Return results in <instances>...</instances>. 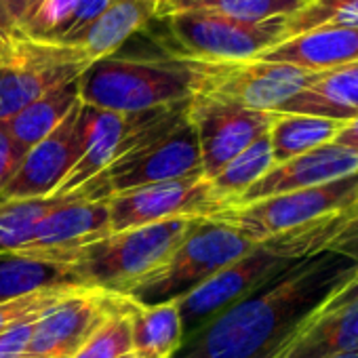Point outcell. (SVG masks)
<instances>
[{"label":"cell","mask_w":358,"mask_h":358,"mask_svg":"<svg viewBox=\"0 0 358 358\" xmlns=\"http://www.w3.org/2000/svg\"><path fill=\"white\" fill-rule=\"evenodd\" d=\"M356 270L343 253H314L190 333L173 358H274Z\"/></svg>","instance_id":"6da1fadb"},{"label":"cell","mask_w":358,"mask_h":358,"mask_svg":"<svg viewBox=\"0 0 358 358\" xmlns=\"http://www.w3.org/2000/svg\"><path fill=\"white\" fill-rule=\"evenodd\" d=\"M196 59L166 55L162 59L103 57L78 80L80 101L108 112L137 114L190 101L199 89Z\"/></svg>","instance_id":"7a4b0ae2"},{"label":"cell","mask_w":358,"mask_h":358,"mask_svg":"<svg viewBox=\"0 0 358 358\" xmlns=\"http://www.w3.org/2000/svg\"><path fill=\"white\" fill-rule=\"evenodd\" d=\"M203 175L196 131L188 118V106L148 135L131 152L114 160L91 184L64 201H108L112 194Z\"/></svg>","instance_id":"3957f363"},{"label":"cell","mask_w":358,"mask_h":358,"mask_svg":"<svg viewBox=\"0 0 358 358\" xmlns=\"http://www.w3.org/2000/svg\"><path fill=\"white\" fill-rule=\"evenodd\" d=\"M255 241L213 217H199L184 241L148 276L120 295L143 306L179 299L255 249Z\"/></svg>","instance_id":"277c9868"},{"label":"cell","mask_w":358,"mask_h":358,"mask_svg":"<svg viewBox=\"0 0 358 358\" xmlns=\"http://www.w3.org/2000/svg\"><path fill=\"white\" fill-rule=\"evenodd\" d=\"M196 220L199 217H177L112 232L76 253V274L85 287L124 293L171 255Z\"/></svg>","instance_id":"5b68a950"},{"label":"cell","mask_w":358,"mask_h":358,"mask_svg":"<svg viewBox=\"0 0 358 358\" xmlns=\"http://www.w3.org/2000/svg\"><path fill=\"white\" fill-rule=\"evenodd\" d=\"M285 20L262 24L209 13H177L162 17L169 55L199 62H251L285 41Z\"/></svg>","instance_id":"8992f818"},{"label":"cell","mask_w":358,"mask_h":358,"mask_svg":"<svg viewBox=\"0 0 358 358\" xmlns=\"http://www.w3.org/2000/svg\"><path fill=\"white\" fill-rule=\"evenodd\" d=\"M93 62L72 45L22 38L0 55V124L66 83L78 80Z\"/></svg>","instance_id":"52a82bcc"},{"label":"cell","mask_w":358,"mask_h":358,"mask_svg":"<svg viewBox=\"0 0 358 358\" xmlns=\"http://www.w3.org/2000/svg\"><path fill=\"white\" fill-rule=\"evenodd\" d=\"M301 259L306 257H299L282 234L257 243L255 249L249 251L245 257L236 259L234 264L211 276L207 282H203L199 289L177 299L184 322V335L194 333L222 310L230 308L232 303Z\"/></svg>","instance_id":"ba28073f"},{"label":"cell","mask_w":358,"mask_h":358,"mask_svg":"<svg viewBox=\"0 0 358 358\" xmlns=\"http://www.w3.org/2000/svg\"><path fill=\"white\" fill-rule=\"evenodd\" d=\"M358 199V173L327 186L285 192L247 205H234L211 215L226 222L247 238L262 243L308 222L348 209Z\"/></svg>","instance_id":"9c48e42d"},{"label":"cell","mask_w":358,"mask_h":358,"mask_svg":"<svg viewBox=\"0 0 358 358\" xmlns=\"http://www.w3.org/2000/svg\"><path fill=\"white\" fill-rule=\"evenodd\" d=\"M199 70L201 80L194 95H207L270 114H278L316 74L289 64L259 59L232 64L199 62Z\"/></svg>","instance_id":"30bf717a"},{"label":"cell","mask_w":358,"mask_h":358,"mask_svg":"<svg viewBox=\"0 0 358 358\" xmlns=\"http://www.w3.org/2000/svg\"><path fill=\"white\" fill-rule=\"evenodd\" d=\"M188 118L196 131L203 177L211 179L232 158L245 152L259 137L268 135L274 114L207 95H194L188 101Z\"/></svg>","instance_id":"8fae6325"},{"label":"cell","mask_w":358,"mask_h":358,"mask_svg":"<svg viewBox=\"0 0 358 358\" xmlns=\"http://www.w3.org/2000/svg\"><path fill=\"white\" fill-rule=\"evenodd\" d=\"M112 232L152 226L177 217H211L217 207L203 175L141 186L108 199Z\"/></svg>","instance_id":"7c38bea8"},{"label":"cell","mask_w":358,"mask_h":358,"mask_svg":"<svg viewBox=\"0 0 358 358\" xmlns=\"http://www.w3.org/2000/svg\"><path fill=\"white\" fill-rule=\"evenodd\" d=\"M120 293L83 287L49 308L34 327L24 358H72L110 318Z\"/></svg>","instance_id":"4fadbf2b"},{"label":"cell","mask_w":358,"mask_h":358,"mask_svg":"<svg viewBox=\"0 0 358 358\" xmlns=\"http://www.w3.org/2000/svg\"><path fill=\"white\" fill-rule=\"evenodd\" d=\"M112 234L108 201H64L38 224L17 255L72 262L91 243Z\"/></svg>","instance_id":"5bb4252c"},{"label":"cell","mask_w":358,"mask_h":358,"mask_svg":"<svg viewBox=\"0 0 358 358\" xmlns=\"http://www.w3.org/2000/svg\"><path fill=\"white\" fill-rule=\"evenodd\" d=\"M78 101L70 114L34 148H30L20 164L13 182L5 188L0 199H47L55 196L66 175L72 171L80 156L78 133Z\"/></svg>","instance_id":"9a60e30c"},{"label":"cell","mask_w":358,"mask_h":358,"mask_svg":"<svg viewBox=\"0 0 358 358\" xmlns=\"http://www.w3.org/2000/svg\"><path fill=\"white\" fill-rule=\"evenodd\" d=\"M356 173H358V152H352L331 141L306 154L293 156L285 162L272 164L270 171L259 182H255L234 205H247L285 192L327 186L331 182H337V179Z\"/></svg>","instance_id":"2e32d148"},{"label":"cell","mask_w":358,"mask_h":358,"mask_svg":"<svg viewBox=\"0 0 358 358\" xmlns=\"http://www.w3.org/2000/svg\"><path fill=\"white\" fill-rule=\"evenodd\" d=\"M308 72H327L358 62V28H322L282 41L257 57Z\"/></svg>","instance_id":"e0dca14e"},{"label":"cell","mask_w":358,"mask_h":358,"mask_svg":"<svg viewBox=\"0 0 358 358\" xmlns=\"http://www.w3.org/2000/svg\"><path fill=\"white\" fill-rule=\"evenodd\" d=\"M358 354V301L314 316L274 358H339Z\"/></svg>","instance_id":"ac0fdd59"},{"label":"cell","mask_w":358,"mask_h":358,"mask_svg":"<svg viewBox=\"0 0 358 358\" xmlns=\"http://www.w3.org/2000/svg\"><path fill=\"white\" fill-rule=\"evenodd\" d=\"M278 114H308L348 122L358 116V62L316 72L312 83Z\"/></svg>","instance_id":"d6986e66"},{"label":"cell","mask_w":358,"mask_h":358,"mask_svg":"<svg viewBox=\"0 0 358 358\" xmlns=\"http://www.w3.org/2000/svg\"><path fill=\"white\" fill-rule=\"evenodd\" d=\"M162 0H114L108 11L72 45L93 64L114 55L135 32L156 20Z\"/></svg>","instance_id":"ffe728a7"},{"label":"cell","mask_w":358,"mask_h":358,"mask_svg":"<svg viewBox=\"0 0 358 358\" xmlns=\"http://www.w3.org/2000/svg\"><path fill=\"white\" fill-rule=\"evenodd\" d=\"M133 352L143 358H173L184 343V322L177 299L143 306L131 299Z\"/></svg>","instance_id":"44dd1931"},{"label":"cell","mask_w":358,"mask_h":358,"mask_svg":"<svg viewBox=\"0 0 358 358\" xmlns=\"http://www.w3.org/2000/svg\"><path fill=\"white\" fill-rule=\"evenodd\" d=\"M64 285L85 287L72 262L0 253V303Z\"/></svg>","instance_id":"7402d4cb"},{"label":"cell","mask_w":358,"mask_h":358,"mask_svg":"<svg viewBox=\"0 0 358 358\" xmlns=\"http://www.w3.org/2000/svg\"><path fill=\"white\" fill-rule=\"evenodd\" d=\"M78 80L55 87L53 91L45 93L43 97H38L36 101H32L28 108H24L20 114L5 122V129L24 152H28L41 139H45L80 101Z\"/></svg>","instance_id":"603a6c76"},{"label":"cell","mask_w":358,"mask_h":358,"mask_svg":"<svg viewBox=\"0 0 358 358\" xmlns=\"http://www.w3.org/2000/svg\"><path fill=\"white\" fill-rule=\"evenodd\" d=\"M308 3L310 0H162L156 20L177 13H209L262 24L278 17H289Z\"/></svg>","instance_id":"cb8c5ba5"},{"label":"cell","mask_w":358,"mask_h":358,"mask_svg":"<svg viewBox=\"0 0 358 358\" xmlns=\"http://www.w3.org/2000/svg\"><path fill=\"white\" fill-rule=\"evenodd\" d=\"M274 164L270 137L264 135L255 143H251L245 152L232 158L215 177L207 179L209 194L217 207V211L232 207L255 182L270 171Z\"/></svg>","instance_id":"d4e9b609"},{"label":"cell","mask_w":358,"mask_h":358,"mask_svg":"<svg viewBox=\"0 0 358 358\" xmlns=\"http://www.w3.org/2000/svg\"><path fill=\"white\" fill-rule=\"evenodd\" d=\"M343 122L308 114H274L268 131L274 164L331 143Z\"/></svg>","instance_id":"484cf974"},{"label":"cell","mask_w":358,"mask_h":358,"mask_svg":"<svg viewBox=\"0 0 358 358\" xmlns=\"http://www.w3.org/2000/svg\"><path fill=\"white\" fill-rule=\"evenodd\" d=\"M59 203V196L0 199V253H13L26 247L38 224Z\"/></svg>","instance_id":"4316f807"},{"label":"cell","mask_w":358,"mask_h":358,"mask_svg":"<svg viewBox=\"0 0 358 358\" xmlns=\"http://www.w3.org/2000/svg\"><path fill=\"white\" fill-rule=\"evenodd\" d=\"M322 28H358V0H310L285 20V41Z\"/></svg>","instance_id":"83f0119b"},{"label":"cell","mask_w":358,"mask_h":358,"mask_svg":"<svg viewBox=\"0 0 358 358\" xmlns=\"http://www.w3.org/2000/svg\"><path fill=\"white\" fill-rule=\"evenodd\" d=\"M131 297L120 295L110 318L87 339L72 358H124L133 352L131 341Z\"/></svg>","instance_id":"f1b7e54d"},{"label":"cell","mask_w":358,"mask_h":358,"mask_svg":"<svg viewBox=\"0 0 358 358\" xmlns=\"http://www.w3.org/2000/svg\"><path fill=\"white\" fill-rule=\"evenodd\" d=\"M78 289H83V287H74V285L51 287V289H43V291L0 303V333L15 327V324H24L28 320L43 316L49 308H53L55 303H59L64 297L72 295Z\"/></svg>","instance_id":"f546056e"},{"label":"cell","mask_w":358,"mask_h":358,"mask_svg":"<svg viewBox=\"0 0 358 358\" xmlns=\"http://www.w3.org/2000/svg\"><path fill=\"white\" fill-rule=\"evenodd\" d=\"M112 3L114 0H78L72 17L68 20V24L62 28V32L57 34V38L53 43L74 45L108 11V7Z\"/></svg>","instance_id":"4dcf8cb0"},{"label":"cell","mask_w":358,"mask_h":358,"mask_svg":"<svg viewBox=\"0 0 358 358\" xmlns=\"http://www.w3.org/2000/svg\"><path fill=\"white\" fill-rule=\"evenodd\" d=\"M30 11V0H0V38L7 45L26 38L24 28Z\"/></svg>","instance_id":"1f68e13d"},{"label":"cell","mask_w":358,"mask_h":358,"mask_svg":"<svg viewBox=\"0 0 358 358\" xmlns=\"http://www.w3.org/2000/svg\"><path fill=\"white\" fill-rule=\"evenodd\" d=\"M26 152L13 141L5 124H0V194L13 182Z\"/></svg>","instance_id":"d6a6232c"},{"label":"cell","mask_w":358,"mask_h":358,"mask_svg":"<svg viewBox=\"0 0 358 358\" xmlns=\"http://www.w3.org/2000/svg\"><path fill=\"white\" fill-rule=\"evenodd\" d=\"M38 318L28 320L24 324H15V327L0 333V358H24L26 356V350H28V343L32 339Z\"/></svg>","instance_id":"836d02e7"},{"label":"cell","mask_w":358,"mask_h":358,"mask_svg":"<svg viewBox=\"0 0 358 358\" xmlns=\"http://www.w3.org/2000/svg\"><path fill=\"white\" fill-rule=\"evenodd\" d=\"M358 301V270L354 272V276L350 280H345L327 301L324 306L318 310V314H324L329 310H335V308H341V306H348V303H354ZM316 314V316H318Z\"/></svg>","instance_id":"e575fe53"},{"label":"cell","mask_w":358,"mask_h":358,"mask_svg":"<svg viewBox=\"0 0 358 358\" xmlns=\"http://www.w3.org/2000/svg\"><path fill=\"white\" fill-rule=\"evenodd\" d=\"M333 143H337L341 148H348L352 152H358V116L341 124V129L337 131Z\"/></svg>","instance_id":"d590c367"},{"label":"cell","mask_w":358,"mask_h":358,"mask_svg":"<svg viewBox=\"0 0 358 358\" xmlns=\"http://www.w3.org/2000/svg\"><path fill=\"white\" fill-rule=\"evenodd\" d=\"M45 5V0H30V11H28V20H26V28H28V24L34 20V15L41 11V7ZM26 28H24V34H26Z\"/></svg>","instance_id":"8d00e7d4"},{"label":"cell","mask_w":358,"mask_h":358,"mask_svg":"<svg viewBox=\"0 0 358 358\" xmlns=\"http://www.w3.org/2000/svg\"><path fill=\"white\" fill-rule=\"evenodd\" d=\"M343 213H345L348 222H358V199L348 209H343Z\"/></svg>","instance_id":"74e56055"},{"label":"cell","mask_w":358,"mask_h":358,"mask_svg":"<svg viewBox=\"0 0 358 358\" xmlns=\"http://www.w3.org/2000/svg\"><path fill=\"white\" fill-rule=\"evenodd\" d=\"M7 49H9V45H7V43H5L3 38H0V55H3V53H5Z\"/></svg>","instance_id":"f35d334b"},{"label":"cell","mask_w":358,"mask_h":358,"mask_svg":"<svg viewBox=\"0 0 358 358\" xmlns=\"http://www.w3.org/2000/svg\"><path fill=\"white\" fill-rule=\"evenodd\" d=\"M124 358H143V356H139V354H135V352H131V354H127Z\"/></svg>","instance_id":"ab89813d"},{"label":"cell","mask_w":358,"mask_h":358,"mask_svg":"<svg viewBox=\"0 0 358 358\" xmlns=\"http://www.w3.org/2000/svg\"><path fill=\"white\" fill-rule=\"evenodd\" d=\"M339 358H358V354H350V356H339Z\"/></svg>","instance_id":"60d3db41"}]
</instances>
